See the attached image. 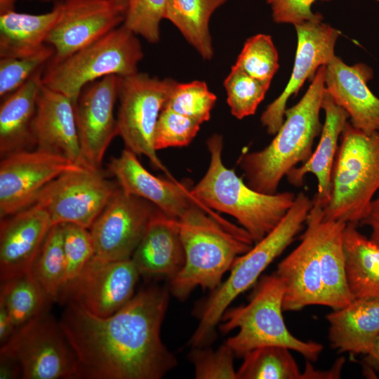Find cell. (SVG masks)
<instances>
[{
  "mask_svg": "<svg viewBox=\"0 0 379 379\" xmlns=\"http://www.w3.org/2000/svg\"><path fill=\"white\" fill-rule=\"evenodd\" d=\"M60 14L46 44L54 49L56 62L121 25L126 0H58Z\"/></svg>",
  "mask_w": 379,
  "mask_h": 379,
  "instance_id": "13",
  "label": "cell"
},
{
  "mask_svg": "<svg viewBox=\"0 0 379 379\" xmlns=\"http://www.w3.org/2000/svg\"><path fill=\"white\" fill-rule=\"evenodd\" d=\"M60 14L58 1L46 13L34 15L13 10L0 14V58L25 57L40 51L46 44L48 34Z\"/></svg>",
  "mask_w": 379,
  "mask_h": 379,
  "instance_id": "28",
  "label": "cell"
},
{
  "mask_svg": "<svg viewBox=\"0 0 379 379\" xmlns=\"http://www.w3.org/2000/svg\"><path fill=\"white\" fill-rule=\"evenodd\" d=\"M32 131L37 149L88 167L81 153L73 102L43 84L37 95Z\"/></svg>",
  "mask_w": 379,
  "mask_h": 379,
  "instance_id": "21",
  "label": "cell"
},
{
  "mask_svg": "<svg viewBox=\"0 0 379 379\" xmlns=\"http://www.w3.org/2000/svg\"><path fill=\"white\" fill-rule=\"evenodd\" d=\"M360 224L371 228L370 239L379 246V190L377 196L372 200L366 215Z\"/></svg>",
  "mask_w": 379,
  "mask_h": 379,
  "instance_id": "44",
  "label": "cell"
},
{
  "mask_svg": "<svg viewBox=\"0 0 379 379\" xmlns=\"http://www.w3.org/2000/svg\"><path fill=\"white\" fill-rule=\"evenodd\" d=\"M344 363L345 359L341 357L335 361L331 369L319 371L314 368L310 361L306 360L305 368L303 371V379L340 378Z\"/></svg>",
  "mask_w": 379,
  "mask_h": 379,
  "instance_id": "43",
  "label": "cell"
},
{
  "mask_svg": "<svg viewBox=\"0 0 379 379\" xmlns=\"http://www.w3.org/2000/svg\"><path fill=\"white\" fill-rule=\"evenodd\" d=\"M343 247L347 283L353 299L379 300V246L356 225L348 223L343 232Z\"/></svg>",
  "mask_w": 379,
  "mask_h": 379,
  "instance_id": "29",
  "label": "cell"
},
{
  "mask_svg": "<svg viewBox=\"0 0 379 379\" xmlns=\"http://www.w3.org/2000/svg\"><path fill=\"white\" fill-rule=\"evenodd\" d=\"M16 0H0V14L15 10Z\"/></svg>",
  "mask_w": 379,
  "mask_h": 379,
  "instance_id": "48",
  "label": "cell"
},
{
  "mask_svg": "<svg viewBox=\"0 0 379 379\" xmlns=\"http://www.w3.org/2000/svg\"><path fill=\"white\" fill-rule=\"evenodd\" d=\"M227 0H168L165 19L171 22L204 60L213 55L209 21Z\"/></svg>",
  "mask_w": 379,
  "mask_h": 379,
  "instance_id": "30",
  "label": "cell"
},
{
  "mask_svg": "<svg viewBox=\"0 0 379 379\" xmlns=\"http://www.w3.org/2000/svg\"><path fill=\"white\" fill-rule=\"evenodd\" d=\"M316 1L267 0V3L271 7L272 19L275 22L296 25L307 21H322V15L313 13L311 9ZM375 1L379 2V0Z\"/></svg>",
  "mask_w": 379,
  "mask_h": 379,
  "instance_id": "42",
  "label": "cell"
},
{
  "mask_svg": "<svg viewBox=\"0 0 379 379\" xmlns=\"http://www.w3.org/2000/svg\"><path fill=\"white\" fill-rule=\"evenodd\" d=\"M118 187L100 169L82 167L49 182L33 204L47 212L53 225L73 223L90 229Z\"/></svg>",
  "mask_w": 379,
  "mask_h": 379,
  "instance_id": "11",
  "label": "cell"
},
{
  "mask_svg": "<svg viewBox=\"0 0 379 379\" xmlns=\"http://www.w3.org/2000/svg\"><path fill=\"white\" fill-rule=\"evenodd\" d=\"M0 354L15 361L24 379L78 378V364L59 322L44 311L18 328Z\"/></svg>",
  "mask_w": 379,
  "mask_h": 379,
  "instance_id": "10",
  "label": "cell"
},
{
  "mask_svg": "<svg viewBox=\"0 0 379 379\" xmlns=\"http://www.w3.org/2000/svg\"><path fill=\"white\" fill-rule=\"evenodd\" d=\"M108 170L126 193L149 201L175 219L179 220L199 203L191 194V187L173 178L152 175L128 149L111 159Z\"/></svg>",
  "mask_w": 379,
  "mask_h": 379,
  "instance_id": "18",
  "label": "cell"
},
{
  "mask_svg": "<svg viewBox=\"0 0 379 379\" xmlns=\"http://www.w3.org/2000/svg\"><path fill=\"white\" fill-rule=\"evenodd\" d=\"M178 220L185 262L170 286L180 300H185L198 286L211 291L218 288L236 259L254 244L242 227L199 202Z\"/></svg>",
  "mask_w": 379,
  "mask_h": 379,
  "instance_id": "2",
  "label": "cell"
},
{
  "mask_svg": "<svg viewBox=\"0 0 379 379\" xmlns=\"http://www.w3.org/2000/svg\"><path fill=\"white\" fill-rule=\"evenodd\" d=\"M48 302L31 271L1 281L0 302L7 309L16 329L43 313Z\"/></svg>",
  "mask_w": 379,
  "mask_h": 379,
  "instance_id": "31",
  "label": "cell"
},
{
  "mask_svg": "<svg viewBox=\"0 0 379 379\" xmlns=\"http://www.w3.org/2000/svg\"><path fill=\"white\" fill-rule=\"evenodd\" d=\"M21 377L18 364L11 357L0 354V378L11 379Z\"/></svg>",
  "mask_w": 379,
  "mask_h": 379,
  "instance_id": "46",
  "label": "cell"
},
{
  "mask_svg": "<svg viewBox=\"0 0 379 379\" xmlns=\"http://www.w3.org/2000/svg\"><path fill=\"white\" fill-rule=\"evenodd\" d=\"M326 319L333 349L366 355L379 334V300L355 299L327 314Z\"/></svg>",
  "mask_w": 379,
  "mask_h": 379,
  "instance_id": "26",
  "label": "cell"
},
{
  "mask_svg": "<svg viewBox=\"0 0 379 379\" xmlns=\"http://www.w3.org/2000/svg\"><path fill=\"white\" fill-rule=\"evenodd\" d=\"M234 65L270 86L279 68L278 53L271 36L259 34L248 38Z\"/></svg>",
  "mask_w": 379,
  "mask_h": 379,
  "instance_id": "35",
  "label": "cell"
},
{
  "mask_svg": "<svg viewBox=\"0 0 379 379\" xmlns=\"http://www.w3.org/2000/svg\"><path fill=\"white\" fill-rule=\"evenodd\" d=\"M223 84L231 113L239 119L255 114L270 87L235 65Z\"/></svg>",
  "mask_w": 379,
  "mask_h": 379,
  "instance_id": "34",
  "label": "cell"
},
{
  "mask_svg": "<svg viewBox=\"0 0 379 379\" xmlns=\"http://www.w3.org/2000/svg\"><path fill=\"white\" fill-rule=\"evenodd\" d=\"M217 98L202 81L177 82L164 107L202 124L209 120Z\"/></svg>",
  "mask_w": 379,
  "mask_h": 379,
  "instance_id": "36",
  "label": "cell"
},
{
  "mask_svg": "<svg viewBox=\"0 0 379 379\" xmlns=\"http://www.w3.org/2000/svg\"><path fill=\"white\" fill-rule=\"evenodd\" d=\"M40 1H48V0H40Z\"/></svg>",
  "mask_w": 379,
  "mask_h": 379,
  "instance_id": "49",
  "label": "cell"
},
{
  "mask_svg": "<svg viewBox=\"0 0 379 379\" xmlns=\"http://www.w3.org/2000/svg\"><path fill=\"white\" fill-rule=\"evenodd\" d=\"M142 58L139 39L121 25L62 60L48 62L42 84L65 95L74 105L86 85L108 75L135 74Z\"/></svg>",
  "mask_w": 379,
  "mask_h": 379,
  "instance_id": "8",
  "label": "cell"
},
{
  "mask_svg": "<svg viewBox=\"0 0 379 379\" xmlns=\"http://www.w3.org/2000/svg\"><path fill=\"white\" fill-rule=\"evenodd\" d=\"M324 218L357 225L379 190V131L366 133L350 121L340 137Z\"/></svg>",
  "mask_w": 379,
  "mask_h": 379,
  "instance_id": "6",
  "label": "cell"
},
{
  "mask_svg": "<svg viewBox=\"0 0 379 379\" xmlns=\"http://www.w3.org/2000/svg\"><path fill=\"white\" fill-rule=\"evenodd\" d=\"M157 209L119 185L89 230L94 257L105 261L131 258Z\"/></svg>",
  "mask_w": 379,
  "mask_h": 379,
  "instance_id": "12",
  "label": "cell"
},
{
  "mask_svg": "<svg viewBox=\"0 0 379 379\" xmlns=\"http://www.w3.org/2000/svg\"><path fill=\"white\" fill-rule=\"evenodd\" d=\"M312 205V199L303 192H299L278 225L236 259L228 278L212 291L199 307V322L189 341L193 347H202L211 339L215 326L231 302L249 288L294 241L305 225Z\"/></svg>",
  "mask_w": 379,
  "mask_h": 379,
  "instance_id": "5",
  "label": "cell"
},
{
  "mask_svg": "<svg viewBox=\"0 0 379 379\" xmlns=\"http://www.w3.org/2000/svg\"><path fill=\"white\" fill-rule=\"evenodd\" d=\"M168 0H126L123 25L149 43L160 39V23L165 19Z\"/></svg>",
  "mask_w": 379,
  "mask_h": 379,
  "instance_id": "37",
  "label": "cell"
},
{
  "mask_svg": "<svg viewBox=\"0 0 379 379\" xmlns=\"http://www.w3.org/2000/svg\"><path fill=\"white\" fill-rule=\"evenodd\" d=\"M118 76L108 75L86 85L74 104L81 153L86 166L100 169L105 153L119 135L114 115Z\"/></svg>",
  "mask_w": 379,
  "mask_h": 379,
  "instance_id": "16",
  "label": "cell"
},
{
  "mask_svg": "<svg viewBox=\"0 0 379 379\" xmlns=\"http://www.w3.org/2000/svg\"><path fill=\"white\" fill-rule=\"evenodd\" d=\"M53 55V48L46 44L40 51L28 56L0 58L1 98L17 90L38 70L46 67Z\"/></svg>",
  "mask_w": 379,
  "mask_h": 379,
  "instance_id": "38",
  "label": "cell"
},
{
  "mask_svg": "<svg viewBox=\"0 0 379 379\" xmlns=\"http://www.w3.org/2000/svg\"><path fill=\"white\" fill-rule=\"evenodd\" d=\"M201 125L190 117L164 107L155 128V149L188 145L197 134Z\"/></svg>",
  "mask_w": 379,
  "mask_h": 379,
  "instance_id": "40",
  "label": "cell"
},
{
  "mask_svg": "<svg viewBox=\"0 0 379 379\" xmlns=\"http://www.w3.org/2000/svg\"><path fill=\"white\" fill-rule=\"evenodd\" d=\"M321 109L325 112V121L316 149L301 166L292 168L286 178L290 185L301 187L304 184L305 175L313 174L317 180V192L312 201L323 208L330 196L331 175L338 148V140L349 116L345 109L335 103L326 89Z\"/></svg>",
  "mask_w": 379,
  "mask_h": 379,
  "instance_id": "25",
  "label": "cell"
},
{
  "mask_svg": "<svg viewBox=\"0 0 379 379\" xmlns=\"http://www.w3.org/2000/svg\"><path fill=\"white\" fill-rule=\"evenodd\" d=\"M364 361L368 369L379 372V334L374 340L370 351L365 355Z\"/></svg>",
  "mask_w": 379,
  "mask_h": 379,
  "instance_id": "47",
  "label": "cell"
},
{
  "mask_svg": "<svg viewBox=\"0 0 379 379\" xmlns=\"http://www.w3.org/2000/svg\"><path fill=\"white\" fill-rule=\"evenodd\" d=\"M166 288L142 289L113 314L100 317L67 302L59 325L78 364V378L159 379L177 365L161 339Z\"/></svg>",
  "mask_w": 379,
  "mask_h": 379,
  "instance_id": "1",
  "label": "cell"
},
{
  "mask_svg": "<svg viewBox=\"0 0 379 379\" xmlns=\"http://www.w3.org/2000/svg\"><path fill=\"white\" fill-rule=\"evenodd\" d=\"M285 286L276 274L264 276L249 302L227 309L222 316L220 328L223 333L238 328L225 344L234 355L243 357L247 352L264 346H282L298 352L306 360L316 361L323 345L313 341H303L288 329L282 315Z\"/></svg>",
  "mask_w": 379,
  "mask_h": 379,
  "instance_id": "7",
  "label": "cell"
},
{
  "mask_svg": "<svg viewBox=\"0 0 379 379\" xmlns=\"http://www.w3.org/2000/svg\"><path fill=\"white\" fill-rule=\"evenodd\" d=\"M131 259L140 275L173 280L185 262L178 220L157 208Z\"/></svg>",
  "mask_w": 379,
  "mask_h": 379,
  "instance_id": "23",
  "label": "cell"
},
{
  "mask_svg": "<svg viewBox=\"0 0 379 379\" xmlns=\"http://www.w3.org/2000/svg\"><path fill=\"white\" fill-rule=\"evenodd\" d=\"M373 75L367 65H347L335 55L326 65V91L347 113L350 123L368 134L379 131V98L367 85Z\"/></svg>",
  "mask_w": 379,
  "mask_h": 379,
  "instance_id": "20",
  "label": "cell"
},
{
  "mask_svg": "<svg viewBox=\"0 0 379 379\" xmlns=\"http://www.w3.org/2000/svg\"><path fill=\"white\" fill-rule=\"evenodd\" d=\"M31 272L50 301H58L65 284V259L62 227L51 228Z\"/></svg>",
  "mask_w": 379,
  "mask_h": 379,
  "instance_id": "33",
  "label": "cell"
},
{
  "mask_svg": "<svg viewBox=\"0 0 379 379\" xmlns=\"http://www.w3.org/2000/svg\"><path fill=\"white\" fill-rule=\"evenodd\" d=\"M290 350L271 345L247 352L237 371V379H303V372Z\"/></svg>",
  "mask_w": 379,
  "mask_h": 379,
  "instance_id": "32",
  "label": "cell"
},
{
  "mask_svg": "<svg viewBox=\"0 0 379 379\" xmlns=\"http://www.w3.org/2000/svg\"><path fill=\"white\" fill-rule=\"evenodd\" d=\"M61 225L65 259V288L79 276L94 257L95 247L89 229L73 223Z\"/></svg>",
  "mask_w": 379,
  "mask_h": 379,
  "instance_id": "39",
  "label": "cell"
},
{
  "mask_svg": "<svg viewBox=\"0 0 379 379\" xmlns=\"http://www.w3.org/2000/svg\"><path fill=\"white\" fill-rule=\"evenodd\" d=\"M178 81L145 73L118 77L119 135L126 149L145 155L157 170L173 178L158 157L154 136L159 114Z\"/></svg>",
  "mask_w": 379,
  "mask_h": 379,
  "instance_id": "9",
  "label": "cell"
},
{
  "mask_svg": "<svg viewBox=\"0 0 379 379\" xmlns=\"http://www.w3.org/2000/svg\"><path fill=\"white\" fill-rule=\"evenodd\" d=\"M84 166L39 149L20 150L0 163L1 219L32 206L41 190L60 175Z\"/></svg>",
  "mask_w": 379,
  "mask_h": 379,
  "instance_id": "14",
  "label": "cell"
},
{
  "mask_svg": "<svg viewBox=\"0 0 379 379\" xmlns=\"http://www.w3.org/2000/svg\"><path fill=\"white\" fill-rule=\"evenodd\" d=\"M140 275L131 258L105 261L93 257L64 288L58 301L74 302L95 316L106 317L131 300Z\"/></svg>",
  "mask_w": 379,
  "mask_h": 379,
  "instance_id": "15",
  "label": "cell"
},
{
  "mask_svg": "<svg viewBox=\"0 0 379 379\" xmlns=\"http://www.w3.org/2000/svg\"><path fill=\"white\" fill-rule=\"evenodd\" d=\"M299 245L279 263L275 272L285 286L284 311L324 305L316 231L308 215Z\"/></svg>",
  "mask_w": 379,
  "mask_h": 379,
  "instance_id": "22",
  "label": "cell"
},
{
  "mask_svg": "<svg viewBox=\"0 0 379 379\" xmlns=\"http://www.w3.org/2000/svg\"><path fill=\"white\" fill-rule=\"evenodd\" d=\"M233 351L225 343L218 350L193 347L190 359L197 379H237Z\"/></svg>",
  "mask_w": 379,
  "mask_h": 379,
  "instance_id": "41",
  "label": "cell"
},
{
  "mask_svg": "<svg viewBox=\"0 0 379 379\" xmlns=\"http://www.w3.org/2000/svg\"><path fill=\"white\" fill-rule=\"evenodd\" d=\"M44 67L17 90L2 98L0 107V153L4 157L34 144L33 121Z\"/></svg>",
  "mask_w": 379,
  "mask_h": 379,
  "instance_id": "27",
  "label": "cell"
},
{
  "mask_svg": "<svg viewBox=\"0 0 379 379\" xmlns=\"http://www.w3.org/2000/svg\"><path fill=\"white\" fill-rule=\"evenodd\" d=\"M308 216L313 221L324 289V305L333 310L343 308L354 300L348 288L343 232L346 224L324 218L322 207L313 202Z\"/></svg>",
  "mask_w": 379,
  "mask_h": 379,
  "instance_id": "24",
  "label": "cell"
},
{
  "mask_svg": "<svg viewBox=\"0 0 379 379\" xmlns=\"http://www.w3.org/2000/svg\"><path fill=\"white\" fill-rule=\"evenodd\" d=\"M326 65L321 66L300 101L286 109L284 121L272 142L261 150L241 155L238 164L246 183L253 190L277 193L282 178L312 155L320 134V111L325 91Z\"/></svg>",
  "mask_w": 379,
  "mask_h": 379,
  "instance_id": "3",
  "label": "cell"
},
{
  "mask_svg": "<svg viewBox=\"0 0 379 379\" xmlns=\"http://www.w3.org/2000/svg\"><path fill=\"white\" fill-rule=\"evenodd\" d=\"M15 329L7 309L0 302V342L1 345L8 341Z\"/></svg>",
  "mask_w": 379,
  "mask_h": 379,
  "instance_id": "45",
  "label": "cell"
},
{
  "mask_svg": "<svg viewBox=\"0 0 379 379\" xmlns=\"http://www.w3.org/2000/svg\"><path fill=\"white\" fill-rule=\"evenodd\" d=\"M294 26L298 45L291 77L281 95L260 117L270 135H275L281 126L289 98L296 95L305 81L312 79L318 69L326 65L335 55V45L340 34L322 21H307Z\"/></svg>",
  "mask_w": 379,
  "mask_h": 379,
  "instance_id": "17",
  "label": "cell"
},
{
  "mask_svg": "<svg viewBox=\"0 0 379 379\" xmlns=\"http://www.w3.org/2000/svg\"><path fill=\"white\" fill-rule=\"evenodd\" d=\"M1 281L31 268L53 225L47 212L36 204L1 219Z\"/></svg>",
  "mask_w": 379,
  "mask_h": 379,
  "instance_id": "19",
  "label": "cell"
},
{
  "mask_svg": "<svg viewBox=\"0 0 379 379\" xmlns=\"http://www.w3.org/2000/svg\"><path fill=\"white\" fill-rule=\"evenodd\" d=\"M206 145L210 154L208 168L191 187L192 196L207 208L234 217L254 243L259 241L284 217L295 194L291 192L269 194L253 190L225 166L222 135L213 134Z\"/></svg>",
  "mask_w": 379,
  "mask_h": 379,
  "instance_id": "4",
  "label": "cell"
}]
</instances>
